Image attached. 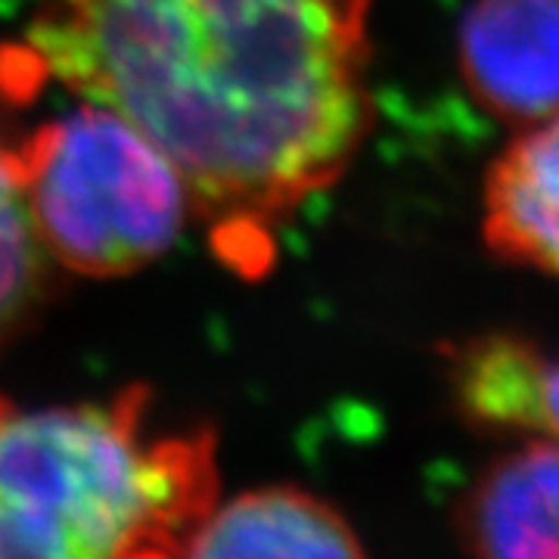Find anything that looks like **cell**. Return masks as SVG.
Wrapping results in <instances>:
<instances>
[{
	"mask_svg": "<svg viewBox=\"0 0 559 559\" xmlns=\"http://www.w3.org/2000/svg\"><path fill=\"white\" fill-rule=\"evenodd\" d=\"M370 0H53L22 57L109 106L187 187L230 271L264 274L277 230L360 150Z\"/></svg>",
	"mask_w": 559,
	"mask_h": 559,
	"instance_id": "cell-1",
	"label": "cell"
},
{
	"mask_svg": "<svg viewBox=\"0 0 559 559\" xmlns=\"http://www.w3.org/2000/svg\"><path fill=\"white\" fill-rule=\"evenodd\" d=\"M218 500L212 432L156 429L143 389L0 395V559H171Z\"/></svg>",
	"mask_w": 559,
	"mask_h": 559,
	"instance_id": "cell-2",
	"label": "cell"
},
{
	"mask_svg": "<svg viewBox=\"0 0 559 559\" xmlns=\"http://www.w3.org/2000/svg\"><path fill=\"white\" fill-rule=\"evenodd\" d=\"M3 153L40 249L72 274L121 277L178 240L183 180L109 106L44 121Z\"/></svg>",
	"mask_w": 559,
	"mask_h": 559,
	"instance_id": "cell-3",
	"label": "cell"
},
{
	"mask_svg": "<svg viewBox=\"0 0 559 559\" xmlns=\"http://www.w3.org/2000/svg\"><path fill=\"white\" fill-rule=\"evenodd\" d=\"M469 91L516 124L559 112V0H476L460 28Z\"/></svg>",
	"mask_w": 559,
	"mask_h": 559,
	"instance_id": "cell-4",
	"label": "cell"
},
{
	"mask_svg": "<svg viewBox=\"0 0 559 559\" xmlns=\"http://www.w3.org/2000/svg\"><path fill=\"white\" fill-rule=\"evenodd\" d=\"M171 559H367L358 535L326 500L293 485L215 500Z\"/></svg>",
	"mask_w": 559,
	"mask_h": 559,
	"instance_id": "cell-5",
	"label": "cell"
},
{
	"mask_svg": "<svg viewBox=\"0 0 559 559\" xmlns=\"http://www.w3.org/2000/svg\"><path fill=\"white\" fill-rule=\"evenodd\" d=\"M476 559H559V441L498 457L463 503Z\"/></svg>",
	"mask_w": 559,
	"mask_h": 559,
	"instance_id": "cell-6",
	"label": "cell"
},
{
	"mask_svg": "<svg viewBox=\"0 0 559 559\" xmlns=\"http://www.w3.org/2000/svg\"><path fill=\"white\" fill-rule=\"evenodd\" d=\"M485 242L559 280V112L532 121L485 178Z\"/></svg>",
	"mask_w": 559,
	"mask_h": 559,
	"instance_id": "cell-7",
	"label": "cell"
},
{
	"mask_svg": "<svg viewBox=\"0 0 559 559\" xmlns=\"http://www.w3.org/2000/svg\"><path fill=\"white\" fill-rule=\"evenodd\" d=\"M460 407L498 429L559 441V358L513 336L466 345L454 360Z\"/></svg>",
	"mask_w": 559,
	"mask_h": 559,
	"instance_id": "cell-8",
	"label": "cell"
},
{
	"mask_svg": "<svg viewBox=\"0 0 559 559\" xmlns=\"http://www.w3.org/2000/svg\"><path fill=\"white\" fill-rule=\"evenodd\" d=\"M40 242L0 146V345L13 340L40 299Z\"/></svg>",
	"mask_w": 559,
	"mask_h": 559,
	"instance_id": "cell-9",
	"label": "cell"
}]
</instances>
